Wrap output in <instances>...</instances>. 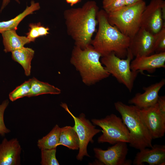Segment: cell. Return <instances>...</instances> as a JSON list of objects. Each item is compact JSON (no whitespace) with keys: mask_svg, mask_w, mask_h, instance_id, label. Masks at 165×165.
<instances>
[{"mask_svg":"<svg viewBox=\"0 0 165 165\" xmlns=\"http://www.w3.org/2000/svg\"><path fill=\"white\" fill-rule=\"evenodd\" d=\"M99 7L94 1L86 2L80 7L65 10L64 12L67 31L75 46L83 49L90 45L98 24Z\"/></svg>","mask_w":165,"mask_h":165,"instance_id":"6da1fadb","label":"cell"},{"mask_svg":"<svg viewBox=\"0 0 165 165\" xmlns=\"http://www.w3.org/2000/svg\"><path fill=\"white\" fill-rule=\"evenodd\" d=\"M97 19L98 29L91 45L102 57L114 53L118 57L125 58L130 38L109 23L107 13L103 9L99 10Z\"/></svg>","mask_w":165,"mask_h":165,"instance_id":"7a4b0ae2","label":"cell"},{"mask_svg":"<svg viewBox=\"0 0 165 165\" xmlns=\"http://www.w3.org/2000/svg\"><path fill=\"white\" fill-rule=\"evenodd\" d=\"M101 57L91 45L83 49L74 46L70 63L79 73L82 82L86 85L94 84L110 75L101 62Z\"/></svg>","mask_w":165,"mask_h":165,"instance_id":"3957f363","label":"cell"},{"mask_svg":"<svg viewBox=\"0 0 165 165\" xmlns=\"http://www.w3.org/2000/svg\"><path fill=\"white\" fill-rule=\"evenodd\" d=\"M114 106L129 131L130 146L139 150L152 147L153 139L141 115L139 108L120 101L115 102Z\"/></svg>","mask_w":165,"mask_h":165,"instance_id":"277c9868","label":"cell"},{"mask_svg":"<svg viewBox=\"0 0 165 165\" xmlns=\"http://www.w3.org/2000/svg\"><path fill=\"white\" fill-rule=\"evenodd\" d=\"M146 6L145 1L126 5L114 12L107 13L108 21L131 38L141 28V16Z\"/></svg>","mask_w":165,"mask_h":165,"instance_id":"5b68a950","label":"cell"},{"mask_svg":"<svg viewBox=\"0 0 165 165\" xmlns=\"http://www.w3.org/2000/svg\"><path fill=\"white\" fill-rule=\"evenodd\" d=\"M134 57L128 49L126 57L121 59L112 53L101 57V62L107 72L120 83L123 84L129 92L133 90L134 81L139 72L132 71L130 64Z\"/></svg>","mask_w":165,"mask_h":165,"instance_id":"8992f818","label":"cell"},{"mask_svg":"<svg viewBox=\"0 0 165 165\" xmlns=\"http://www.w3.org/2000/svg\"><path fill=\"white\" fill-rule=\"evenodd\" d=\"M91 121L102 129V134L97 139L98 143L113 145L119 142L129 143V131L122 119L116 115L112 114L100 119H93Z\"/></svg>","mask_w":165,"mask_h":165,"instance_id":"52a82bcc","label":"cell"},{"mask_svg":"<svg viewBox=\"0 0 165 165\" xmlns=\"http://www.w3.org/2000/svg\"><path fill=\"white\" fill-rule=\"evenodd\" d=\"M60 105L72 116L74 121L73 127L79 140V152L76 159L81 161L85 156L90 157L87 151L88 144L90 142L93 143L94 137L102 130L96 128L95 125L86 118L84 114L82 113L79 117H76L70 111L66 103H62Z\"/></svg>","mask_w":165,"mask_h":165,"instance_id":"ba28073f","label":"cell"},{"mask_svg":"<svg viewBox=\"0 0 165 165\" xmlns=\"http://www.w3.org/2000/svg\"><path fill=\"white\" fill-rule=\"evenodd\" d=\"M165 20V1L151 0L142 13L141 28L154 35L161 29Z\"/></svg>","mask_w":165,"mask_h":165,"instance_id":"9c48e42d","label":"cell"},{"mask_svg":"<svg viewBox=\"0 0 165 165\" xmlns=\"http://www.w3.org/2000/svg\"><path fill=\"white\" fill-rule=\"evenodd\" d=\"M127 143L119 142L106 150L97 148H94L95 157L103 165H130L132 161L127 160L128 149Z\"/></svg>","mask_w":165,"mask_h":165,"instance_id":"30bf717a","label":"cell"},{"mask_svg":"<svg viewBox=\"0 0 165 165\" xmlns=\"http://www.w3.org/2000/svg\"><path fill=\"white\" fill-rule=\"evenodd\" d=\"M139 110L152 139L163 137L165 133V117L160 113L157 103L147 108H139Z\"/></svg>","mask_w":165,"mask_h":165,"instance_id":"8fae6325","label":"cell"},{"mask_svg":"<svg viewBox=\"0 0 165 165\" xmlns=\"http://www.w3.org/2000/svg\"><path fill=\"white\" fill-rule=\"evenodd\" d=\"M154 35L141 28L130 38L128 49L134 57L154 53Z\"/></svg>","mask_w":165,"mask_h":165,"instance_id":"7c38bea8","label":"cell"},{"mask_svg":"<svg viewBox=\"0 0 165 165\" xmlns=\"http://www.w3.org/2000/svg\"><path fill=\"white\" fill-rule=\"evenodd\" d=\"M165 84V79H163L158 82L144 87V92L136 94L129 101L128 103L134 105L140 109L154 105L157 103L159 91Z\"/></svg>","mask_w":165,"mask_h":165,"instance_id":"4fadbf2b","label":"cell"},{"mask_svg":"<svg viewBox=\"0 0 165 165\" xmlns=\"http://www.w3.org/2000/svg\"><path fill=\"white\" fill-rule=\"evenodd\" d=\"M21 151L17 139L4 138L0 144V165H20Z\"/></svg>","mask_w":165,"mask_h":165,"instance_id":"5bb4252c","label":"cell"},{"mask_svg":"<svg viewBox=\"0 0 165 165\" xmlns=\"http://www.w3.org/2000/svg\"><path fill=\"white\" fill-rule=\"evenodd\" d=\"M130 67L133 71L149 72H153L157 68H165V52L135 57L131 61Z\"/></svg>","mask_w":165,"mask_h":165,"instance_id":"9a60e30c","label":"cell"},{"mask_svg":"<svg viewBox=\"0 0 165 165\" xmlns=\"http://www.w3.org/2000/svg\"><path fill=\"white\" fill-rule=\"evenodd\" d=\"M133 161L135 165H163L165 164V146L155 145L151 149L145 148L139 150Z\"/></svg>","mask_w":165,"mask_h":165,"instance_id":"2e32d148","label":"cell"},{"mask_svg":"<svg viewBox=\"0 0 165 165\" xmlns=\"http://www.w3.org/2000/svg\"><path fill=\"white\" fill-rule=\"evenodd\" d=\"M16 31V29H12L1 33L4 46V51L6 53L11 52L21 48L25 44L30 42L26 36L19 35Z\"/></svg>","mask_w":165,"mask_h":165,"instance_id":"e0dca14e","label":"cell"},{"mask_svg":"<svg viewBox=\"0 0 165 165\" xmlns=\"http://www.w3.org/2000/svg\"><path fill=\"white\" fill-rule=\"evenodd\" d=\"M40 8L39 3L31 1L29 6H27L22 12L14 18L7 21H0V33L7 30L17 29L20 23L27 16L33 14Z\"/></svg>","mask_w":165,"mask_h":165,"instance_id":"ac0fdd59","label":"cell"},{"mask_svg":"<svg viewBox=\"0 0 165 165\" xmlns=\"http://www.w3.org/2000/svg\"><path fill=\"white\" fill-rule=\"evenodd\" d=\"M12 57L23 67L25 75H30L31 71V62L35 51L32 49L24 46L11 52Z\"/></svg>","mask_w":165,"mask_h":165,"instance_id":"d6986e66","label":"cell"},{"mask_svg":"<svg viewBox=\"0 0 165 165\" xmlns=\"http://www.w3.org/2000/svg\"><path fill=\"white\" fill-rule=\"evenodd\" d=\"M63 145L70 149L78 150L79 140L73 127L66 126L61 128L58 145Z\"/></svg>","mask_w":165,"mask_h":165,"instance_id":"ffe728a7","label":"cell"},{"mask_svg":"<svg viewBox=\"0 0 165 165\" xmlns=\"http://www.w3.org/2000/svg\"><path fill=\"white\" fill-rule=\"evenodd\" d=\"M31 79V89L27 97L47 94H58L61 93L60 89L48 83L40 81L35 77Z\"/></svg>","mask_w":165,"mask_h":165,"instance_id":"44dd1931","label":"cell"},{"mask_svg":"<svg viewBox=\"0 0 165 165\" xmlns=\"http://www.w3.org/2000/svg\"><path fill=\"white\" fill-rule=\"evenodd\" d=\"M61 128L56 125L46 136L38 140L37 146L40 149L56 148L58 146Z\"/></svg>","mask_w":165,"mask_h":165,"instance_id":"7402d4cb","label":"cell"},{"mask_svg":"<svg viewBox=\"0 0 165 165\" xmlns=\"http://www.w3.org/2000/svg\"><path fill=\"white\" fill-rule=\"evenodd\" d=\"M29 26L28 32L26 35L30 42H34L37 38L46 36L49 34L50 28L42 25L40 22L30 23Z\"/></svg>","mask_w":165,"mask_h":165,"instance_id":"603a6c76","label":"cell"},{"mask_svg":"<svg viewBox=\"0 0 165 165\" xmlns=\"http://www.w3.org/2000/svg\"><path fill=\"white\" fill-rule=\"evenodd\" d=\"M31 84V79L16 87L9 94V100L14 101L19 98L27 97L30 90Z\"/></svg>","mask_w":165,"mask_h":165,"instance_id":"cb8c5ba5","label":"cell"},{"mask_svg":"<svg viewBox=\"0 0 165 165\" xmlns=\"http://www.w3.org/2000/svg\"><path fill=\"white\" fill-rule=\"evenodd\" d=\"M41 150L42 165H59L56 158V148L50 149H42Z\"/></svg>","mask_w":165,"mask_h":165,"instance_id":"d4e9b609","label":"cell"},{"mask_svg":"<svg viewBox=\"0 0 165 165\" xmlns=\"http://www.w3.org/2000/svg\"><path fill=\"white\" fill-rule=\"evenodd\" d=\"M154 53L165 52V24L158 32L154 35Z\"/></svg>","mask_w":165,"mask_h":165,"instance_id":"484cf974","label":"cell"},{"mask_svg":"<svg viewBox=\"0 0 165 165\" xmlns=\"http://www.w3.org/2000/svg\"><path fill=\"white\" fill-rule=\"evenodd\" d=\"M126 6L125 0H103V10L107 13L116 11Z\"/></svg>","mask_w":165,"mask_h":165,"instance_id":"4316f807","label":"cell"},{"mask_svg":"<svg viewBox=\"0 0 165 165\" xmlns=\"http://www.w3.org/2000/svg\"><path fill=\"white\" fill-rule=\"evenodd\" d=\"M8 99L3 101L0 104V135L4 136L10 132V130L6 126L4 120V115L5 110L9 104Z\"/></svg>","mask_w":165,"mask_h":165,"instance_id":"83f0119b","label":"cell"},{"mask_svg":"<svg viewBox=\"0 0 165 165\" xmlns=\"http://www.w3.org/2000/svg\"><path fill=\"white\" fill-rule=\"evenodd\" d=\"M157 103L160 113L164 117H165V96H159Z\"/></svg>","mask_w":165,"mask_h":165,"instance_id":"f1b7e54d","label":"cell"},{"mask_svg":"<svg viewBox=\"0 0 165 165\" xmlns=\"http://www.w3.org/2000/svg\"><path fill=\"white\" fill-rule=\"evenodd\" d=\"M11 0H2V2L0 8V11L1 12L7 6ZM18 3H20L19 0H14Z\"/></svg>","mask_w":165,"mask_h":165,"instance_id":"f546056e","label":"cell"},{"mask_svg":"<svg viewBox=\"0 0 165 165\" xmlns=\"http://www.w3.org/2000/svg\"><path fill=\"white\" fill-rule=\"evenodd\" d=\"M143 1L144 0H125V4L130 5Z\"/></svg>","mask_w":165,"mask_h":165,"instance_id":"4dcf8cb0","label":"cell"},{"mask_svg":"<svg viewBox=\"0 0 165 165\" xmlns=\"http://www.w3.org/2000/svg\"><path fill=\"white\" fill-rule=\"evenodd\" d=\"M66 2L70 4L71 6L80 2L81 0H65Z\"/></svg>","mask_w":165,"mask_h":165,"instance_id":"1f68e13d","label":"cell"}]
</instances>
